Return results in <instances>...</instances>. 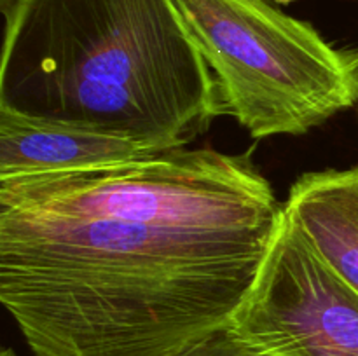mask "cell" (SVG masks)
<instances>
[{"mask_svg":"<svg viewBox=\"0 0 358 356\" xmlns=\"http://www.w3.org/2000/svg\"><path fill=\"white\" fill-rule=\"evenodd\" d=\"M0 356H17V355L10 348H6L2 353H0Z\"/></svg>","mask_w":358,"mask_h":356,"instance_id":"obj_9","label":"cell"},{"mask_svg":"<svg viewBox=\"0 0 358 356\" xmlns=\"http://www.w3.org/2000/svg\"><path fill=\"white\" fill-rule=\"evenodd\" d=\"M254 138L301 136L358 101V61L268 0H173Z\"/></svg>","mask_w":358,"mask_h":356,"instance_id":"obj_3","label":"cell"},{"mask_svg":"<svg viewBox=\"0 0 358 356\" xmlns=\"http://www.w3.org/2000/svg\"><path fill=\"white\" fill-rule=\"evenodd\" d=\"M0 108L159 152L224 114L173 0H20L6 17Z\"/></svg>","mask_w":358,"mask_h":356,"instance_id":"obj_2","label":"cell"},{"mask_svg":"<svg viewBox=\"0 0 358 356\" xmlns=\"http://www.w3.org/2000/svg\"><path fill=\"white\" fill-rule=\"evenodd\" d=\"M161 154L143 143L0 108V184L133 163Z\"/></svg>","mask_w":358,"mask_h":356,"instance_id":"obj_5","label":"cell"},{"mask_svg":"<svg viewBox=\"0 0 358 356\" xmlns=\"http://www.w3.org/2000/svg\"><path fill=\"white\" fill-rule=\"evenodd\" d=\"M283 218L252 154L0 184V302L34 356H163L231 323Z\"/></svg>","mask_w":358,"mask_h":356,"instance_id":"obj_1","label":"cell"},{"mask_svg":"<svg viewBox=\"0 0 358 356\" xmlns=\"http://www.w3.org/2000/svg\"><path fill=\"white\" fill-rule=\"evenodd\" d=\"M283 209L358 293V168L301 175Z\"/></svg>","mask_w":358,"mask_h":356,"instance_id":"obj_6","label":"cell"},{"mask_svg":"<svg viewBox=\"0 0 358 356\" xmlns=\"http://www.w3.org/2000/svg\"><path fill=\"white\" fill-rule=\"evenodd\" d=\"M17 2H20V0H0V10H2L3 14V20L13 13V9L16 7Z\"/></svg>","mask_w":358,"mask_h":356,"instance_id":"obj_8","label":"cell"},{"mask_svg":"<svg viewBox=\"0 0 358 356\" xmlns=\"http://www.w3.org/2000/svg\"><path fill=\"white\" fill-rule=\"evenodd\" d=\"M163 356H275L255 348L245 341L240 334L227 323L192 339L187 344Z\"/></svg>","mask_w":358,"mask_h":356,"instance_id":"obj_7","label":"cell"},{"mask_svg":"<svg viewBox=\"0 0 358 356\" xmlns=\"http://www.w3.org/2000/svg\"><path fill=\"white\" fill-rule=\"evenodd\" d=\"M275 356H358V293L283 209L259 274L231 320Z\"/></svg>","mask_w":358,"mask_h":356,"instance_id":"obj_4","label":"cell"}]
</instances>
